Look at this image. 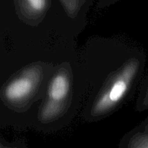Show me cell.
Wrapping results in <instances>:
<instances>
[{
	"mask_svg": "<svg viewBox=\"0 0 148 148\" xmlns=\"http://www.w3.org/2000/svg\"><path fill=\"white\" fill-rule=\"evenodd\" d=\"M59 102H56V101L49 99V102L46 103V106L44 107L43 112H42V115H43V118H51V117L56 115L59 110Z\"/></svg>",
	"mask_w": 148,
	"mask_h": 148,
	"instance_id": "277c9868",
	"label": "cell"
},
{
	"mask_svg": "<svg viewBox=\"0 0 148 148\" xmlns=\"http://www.w3.org/2000/svg\"><path fill=\"white\" fill-rule=\"evenodd\" d=\"M30 9L36 12H40L46 6V0H25Z\"/></svg>",
	"mask_w": 148,
	"mask_h": 148,
	"instance_id": "5b68a950",
	"label": "cell"
},
{
	"mask_svg": "<svg viewBox=\"0 0 148 148\" xmlns=\"http://www.w3.org/2000/svg\"><path fill=\"white\" fill-rule=\"evenodd\" d=\"M62 2L65 5V7L70 12L75 11L77 7V0H62Z\"/></svg>",
	"mask_w": 148,
	"mask_h": 148,
	"instance_id": "8992f818",
	"label": "cell"
},
{
	"mask_svg": "<svg viewBox=\"0 0 148 148\" xmlns=\"http://www.w3.org/2000/svg\"><path fill=\"white\" fill-rule=\"evenodd\" d=\"M29 77H21L10 82L5 89V98L11 101H20L27 97L34 88Z\"/></svg>",
	"mask_w": 148,
	"mask_h": 148,
	"instance_id": "7a4b0ae2",
	"label": "cell"
},
{
	"mask_svg": "<svg viewBox=\"0 0 148 148\" xmlns=\"http://www.w3.org/2000/svg\"><path fill=\"white\" fill-rule=\"evenodd\" d=\"M147 103H148V92H147Z\"/></svg>",
	"mask_w": 148,
	"mask_h": 148,
	"instance_id": "52a82bcc",
	"label": "cell"
},
{
	"mask_svg": "<svg viewBox=\"0 0 148 148\" xmlns=\"http://www.w3.org/2000/svg\"><path fill=\"white\" fill-rule=\"evenodd\" d=\"M69 90V83L67 77L60 74L53 77L49 88V99L60 102L67 95Z\"/></svg>",
	"mask_w": 148,
	"mask_h": 148,
	"instance_id": "3957f363",
	"label": "cell"
},
{
	"mask_svg": "<svg viewBox=\"0 0 148 148\" xmlns=\"http://www.w3.org/2000/svg\"><path fill=\"white\" fill-rule=\"evenodd\" d=\"M137 59L127 64L119 75L101 94L93 107V114H102L109 111L123 98L138 69Z\"/></svg>",
	"mask_w": 148,
	"mask_h": 148,
	"instance_id": "6da1fadb",
	"label": "cell"
}]
</instances>
